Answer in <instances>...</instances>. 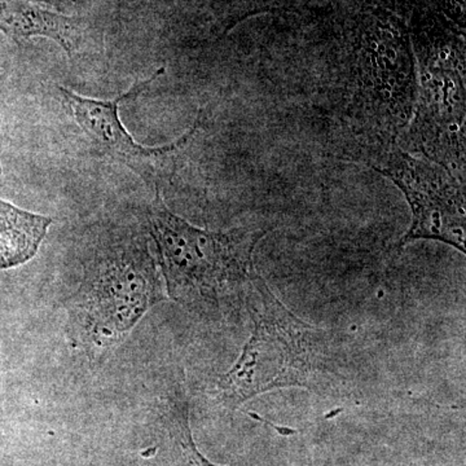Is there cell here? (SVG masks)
<instances>
[{
  "instance_id": "obj_12",
  "label": "cell",
  "mask_w": 466,
  "mask_h": 466,
  "mask_svg": "<svg viewBox=\"0 0 466 466\" xmlns=\"http://www.w3.org/2000/svg\"><path fill=\"white\" fill-rule=\"evenodd\" d=\"M33 2H34V0H33Z\"/></svg>"
},
{
  "instance_id": "obj_4",
  "label": "cell",
  "mask_w": 466,
  "mask_h": 466,
  "mask_svg": "<svg viewBox=\"0 0 466 466\" xmlns=\"http://www.w3.org/2000/svg\"><path fill=\"white\" fill-rule=\"evenodd\" d=\"M417 51L415 112L400 148L437 162L465 184V47L451 34Z\"/></svg>"
},
{
  "instance_id": "obj_1",
  "label": "cell",
  "mask_w": 466,
  "mask_h": 466,
  "mask_svg": "<svg viewBox=\"0 0 466 466\" xmlns=\"http://www.w3.org/2000/svg\"><path fill=\"white\" fill-rule=\"evenodd\" d=\"M357 30L339 69V115L386 150L404 134L415 112V51L406 24L385 9L363 12Z\"/></svg>"
},
{
  "instance_id": "obj_6",
  "label": "cell",
  "mask_w": 466,
  "mask_h": 466,
  "mask_svg": "<svg viewBox=\"0 0 466 466\" xmlns=\"http://www.w3.org/2000/svg\"><path fill=\"white\" fill-rule=\"evenodd\" d=\"M164 73L165 67L156 70L149 78L135 82L127 91L112 100L91 99L64 86H58V91L63 95L70 115L90 140L96 155L130 168L147 183L155 184L156 189H159L158 183L162 179L173 173L177 155L198 133L201 124L200 116L191 130L174 143L148 148L135 142L126 130L119 118V106L125 101L137 99Z\"/></svg>"
},
{
  "instance_id": "obj_8",
  "label": "cell",
  "mask_w": 466,
  "mask_h": 466,
  "mask_svg": "<svg viewBox=\"0 0 466 466\" xmlns=\"http://www.w3.org/2000/svg\"><path fill=\"white\" fill-rule=\"evenodd\" d=\"M52 222L51 217L0 200V269L24 265L34 258Z\"/></svg>"
},
{
  "instance_id": "obj_9",
  "label": "cell",
  "mask_w": 466,
  "mask_h": 466,
  "mask_svg": "<svg viewBox=\"0 0 466 466\" xmlns=\"http://www.w3.org/2000/svg\"><path fill=\"white\" fill-rule=\"evenodd\" d=\"M309 0H210L214 33L219 38L232 32L248 18L272 12L297 11L306 7Z\"/></svg>"
},
{
  "instance_id": "obj_7",
  "label": "cell",
  "mask_w": 466,
  "mask_h": 466,
  "mask_svg": "<svg viewBox=\"0 0 466 466\" xmlns=\"http://www.w3.org/2000/svg\"><path fill=\"white\" fill-rule=\"evenodd\" d=\"M84 30L78 18L51 11L33 0H0V32L18 45L43 36L56 42L73 57L84 42Z\"/></svg>"
},
{
  "instance_id": "obj_5",
  "label": "cell",
  "mask_w": 466,
  "mask_h": 466,
  "mask_svg": "<svg viewBox=\"0 0 466 466\" xmlns=\"http://www.w3.org/2000/svg\"><path fill=\"white\" fill-rule=\"evenodd\" d=\"M403 193L410 208V228L400 248L417 240L444 242L465 253V184L446 167L392 146L372 165Z\"/></svg>"
},
{
  "instance_id": "obj_2",
  "label": "cell",
  "mask_w": 466,
  "mask_h": 466,
  "mask_svg": "<svg viewBox=\"0 0 466 466\" xmlns=\"http://www.w3.org/2000/svg\"><path fill=\"white\" fill-rule=\"evenodd\" d=\"M254 329L235 366L218 382L217 398L236 410L279 389L319 390L337 380L339 359L332 337L297 317L259 275L251 279Z\"/></svg>"
},
{
  "instance_id": "obj_3",
  "label": "cell",
  "mask_w": 466,
  "mask_h": 466,
  "mask_svg": "<svg viewBox=\"0 0 466 466\" xmlns=\"http://www.w3.org/2000/svg\"><path fill=\"white\" fill-rule=\"evenodd\" d=\"M150 233L174 299L218 302L226 293L250 285L257 245L272 228L241 227L227 232L198 228L168 210L156 189L149 208Z\"/></svg>"
},
{
  "instance_id": "obj_11",
  "label": "cell",
  "mask_w": 466,
  "mask_h": 466,
  "mask_svg": "<svg viewBox=\"0 0 466 466\" xmlns=\"http://www.w3.org/2000/svg\"><path fill=\"white\" fill-rule=\"evenodd\" d=\"M2 139H3V135H2V134H0V140H2Z\"/></svg>"
},
{
  "instance_id": "obj_10",
  "label": "cell",
  "mask_w": 466,
  "mask_h": 466,
  "mask_svg": "<svg viewBox=\"0 0 466 466\" xmlns=\"http://www.w3.org/2000/svg\"><path fill=\"white\" fill-rule=\"evenodd\" d=\"M170 431L180 452V466H218L198 452L189 429L187 407H177L175 410Z\"/></svg>"
}]
</instances>
